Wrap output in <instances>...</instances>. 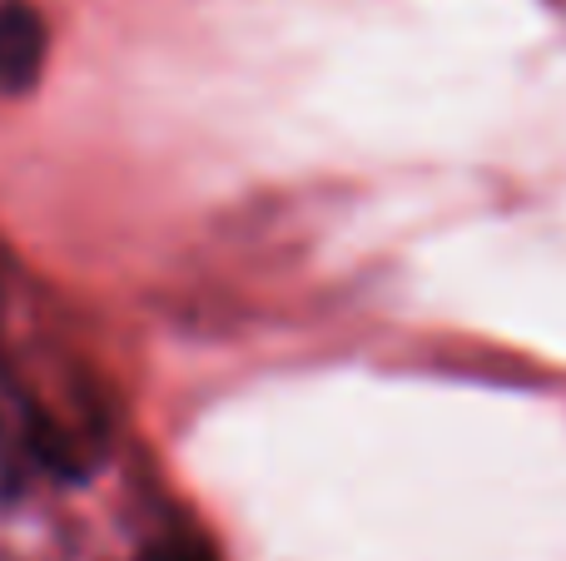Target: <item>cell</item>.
<instances>
[{"label":"cell","mask_w":566,"mask_h":561,"mask_svg":"<svg viewBox=\"0 0 566 561\" xmlns=\"http://www.w3.org/2000/svg\"><path fill=\"white\" fill-rule=\"evenodd\" d=\"M50 55V30L30 0H0V95H25L40 85Z\"/></svg>","instance_id":"6da1fadb"},{"label":"cell","mask_w":566,"mask_h":561,"mask_svg":"<svg viewBox=\"0 0 566 561\" xmlns=\"http://www.w3.org/2000/svg\"><path fill=\"white\" fill-rule=\"evenodd\" d=\"M139 561H214L209 557V547H199L195 537H159V542H149Z\"/></svg>","instance_id":"7a4b0ae2"}]
</instances>
